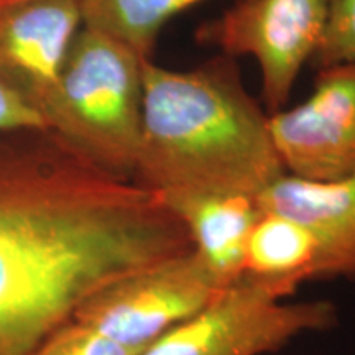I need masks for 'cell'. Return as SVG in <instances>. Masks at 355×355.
<instances>
[{
	"label": "cell",
	"instance_id": "3957f363",
	"mask_svg": "<svg viewBox=\"0 0 355 355\" xmlns=\"http://www.w3.org/2000/svg\"><path fill=\"white\" fill-rule=\"evenodd\" d=\"M146 61L119 40L83 26L56 84L37 105L44 125L102 170L133 180Z\"/></svg>",
	"mask_w": 355,
	"mask_h": 355
},
{
	"label": "cell",
	"instance_id": "5bb4252c",
	"mask_svg": "<svg viewBox=\"0 0 355 355\" xmlns=\"http://www.w3.org/2000/svg\"><path fill=\"white\" fill-rule=\"evenodd\" d=\"M141 350L110 339L101 331L71 319L30 355H140Z\"/></svg>",
	"mask_w": 355,
	"mask_h": 355
},
{
	"label": "cell",
	"instance_id": "7c38bea8",
	"mask_svg": "<svg viewBox=\"0 0 355 355\" xmlns=\"http://www.w3.org/2000/svg\"><path fill=\"white\" fill-rule=\"evenodd\" d=\"M206 0H79L83 26L109 35L145 60L168 21Z\"/></svg>",
	"mask_w": 355,
	"mask_h": 355
},
{
	"label": "cell",
	"instance_id": "2e32d148",
	"mask_svg": "<svg viewBox=\"0 0 355 355\" xmlns=\"http://www.w3.org/2000/svg\"><path fill=\"white\" fill-rule=\"evenodd\" d=\"M12 2H19V0H0V6H3V3H12Z\"/></svg>",
	"mask_w": 355,
	"mask_h": 355
},
{
	"label": "cell",
	"instance_id": "8992f818",
	"mask_svg": "<svg viewBox=\"0 0 355 355\" xmlns=\"http://www.w3.org/2000/svg\"><path fill=\"white\" fill-rule=\"evenodd\" d=\"M222 290L193 250L133 272L79 306L74 318L128 347L150 344L201 311Z\"/></svg>",
	"mask_w": 355,
	"mask_h": 355
},
{
	"label": "cell",
	"instance_id": "7a4b0ae2",
	"mask_svg": "<svg viewBox=\"0 0 355 355\" xmlns=\"http://www.w3.org/2000/svg\"><path fill=\"white\" fill-rule=\"evenodd\" d=\"M285 173L270 114L248 92L235 58L219 53L186 71L146 61L135 183L162 199H257Z\"/></svg>",
	"mask_w": 355,
	"mask_h": 355
},
{
	"label": "cell",
	"instance_id": "5b68a950",
	"mask_svg": "<svg viewBox=\"0 0 355 355\" xmlns=\"http://www.w3.org/2000/svg\"><path fill=\"white\" fill-rule=\"evenodd\" d=\"M327 0H237L198 26L199 44L255 60L268 114L285 109L304 64L316 55Z\"/></svg>",
	"mask_w": 355,
	"mask_h": 355
},
{
	"label": "cell",
	"instance_id": "52a82bcc",
	"mask_svg": "<svg viewBox=\"0 0 355 355\" xmlns=\"http://www.w3.org/2000/svg\"><path fill=\"white\" fill-rule=\"evenodd\" d=\"M283 168L293 176L331 181L355 170V64L318 69L311 94L270 114Z\"/></svg>",
	"mask_w": 355,
	"mask_h": 355
},
{
	"label": "cell",
	"instance_id": "8fae6325",
	"mask_svg": "<svg viewBox=\"0 0 355 355\" xmlns=\"http://www.w3.org/2000/svg\"><path fill=\"white\" fill-rule=\"evenodd\" d=\"M316 241L298 220L260 209L250 230L242 278L285 300L301 283L316 279Z\"/></svg>",
	"mask_w": 355,
	"mask_h": 355
},
{
	"label": "cell",
	"instance_id": "4fadbf2b",
	"mask_svg": "<svg viewBox=\"0 0 355 355\" xmlns=\"http://www.w3.org/2000/svg\"><path fill=\"white\" fill-rule=\"evenodd\" d=\"M318 69L355 64V0H327V17L316 55Z\"/></svg>",
	"mask_w": 355,
	"mask_h": 355
},
{
	"label": "cell",
	"instance_id": "277c9868",
	"mask_svg": "<svg viewBox=\"0 0 355 355\" xmlns=\"http://www.w3.org/2000/svg\"><path fill=\"white\" fill-rule=\"evenodd\" d=\"M337 324L339 309L332 301L285 303L241 278L140 355H266L304 334L332 331Z\"/></svg>",
	"mask_w": 355,
	"mask_h": 355
},
{
	"label": "cell",
	"instance_id": "6da1fadb",
	"mask_svg": "<svg viewBox=\"0 0 355 355\" xmlns=\"http://www.w3.org/2000/svg\"><path fill=\"white\" fill-rule=\"evenodd\" d=\"M189 250L157 193L50 128L0 132V355H30L102 288Z\"/></svg>",
	"mask_w": 355,
	"mask_h": 355
},
{
	"label": "cell",
	"instance_id": "9c48e42d",
	"mask_svg": "<svg viewBox=\"0 0 355 355\" xmlns=\"http://www.w3.org/2000/svg\"><path fill=\"white\" fill-rule=\"evenodd\" d=\"M257 202L309 230L318 248L316 279H355V170L331 181L285 173Z\"/></svg>",
	"mask_w": 355,
	"mask_h": 355
},
{
	"label": "cell",
	"instance_id": "9a60e30c",
	"mask_svg": "<svg viewBox=\"0 0 355 355\" xmlns=\"http://www.w3.org/2000/svg\"><path fill=\"white\" fill-rule=\"evenodd\" d=\"M28 127L46 128L42 115L24 97L0 81V132Z\"/></svg>",
	"mask_w": 355,
	"mask_h": 355
},
{
	"label": "cell",
	"instance_id": "30bf717a",
	"mask_svg": "<svg viewBox=\"0 0 355 355\" xmlns=\"http://www.w3.org/2000/svg\"><path fill=\"white\" fill-rule=\"evenodd\" d=\"M189 235L193 252L222 288L239 282L250 230L260 216L254 198L230 194H184L165 198Z\"/></svg>",
	"mask_w": 355,
	"mask_h": 355
},
{
	"label": "cell",
	"instance_id": "ba28073f",
	"mask_svg": "<svg viewBox=\"0 0 355 355\" xmlns=\"http://www.w3.org/2000/svg\"><path fill=\"white\" fill-rule=\"evenodd\" d=\"M81 28L79 0H19L0 6V81L37 110L60 78Z\"/></svg>",
	"mask_w": 355,
	"mask_h": 355
}]
</instances>
